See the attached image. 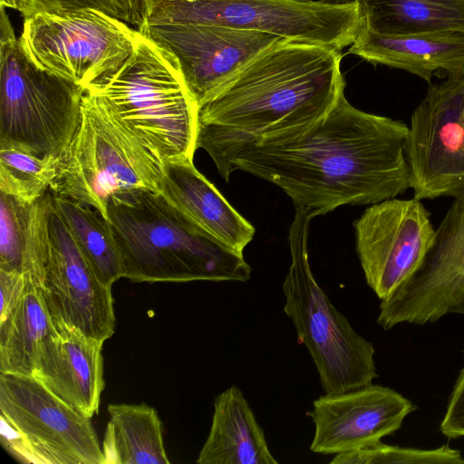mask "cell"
Here are the masks:
<instances>
[{
    "label": "cell",
    "instance_id": "6da1fadb",
    "mask_svg": "<svg viewBox=\"0 0 464 464\" xmlns=\"http://www.w3.org/2000/svg\"><path fill=\"white\" fill-rule=\"evenodd\" d=\"M408 133L403 121L361 111L343 92L319 119L238 145L214 163L226 181L243 170L275 184L314 218L411 188Z\"/></svg>",
    "mask_w": 464,
    "mask_h": 464
},
{
    "label": "cell",
    "instance_id": "7a4b0ae2",
    "mask_svg": "<svg viewBox=\"0 0 464 464\" xmlns=\"http://www.w3.org/2000/svg\"><path fill=\"white\" fill-rule=\"evenodd\" d=\"M341 61L334 47L278 38L198 106L197 149L215 161L319 119L345 90Z\"/></svg>",
    "mask_w": 464,
    "mask_h": 464
},
{
    "label": "cell",
    "instance_id": "3957f363",
    "mask_svg": "<svg viewBox=\"0 0 464 464\" xmlns=\"http://www.w3.org/2000/svg\"><path fill=\"white\" fill-rule=\"evenodd\" d=\"M108 220L132 282H246L243 253L213 238L160 192L132 190L111 198Z\"/></svg>",
    "mask_w": 464,
    "mask_h": 464
},
{
    "label": "cell",
    "instance_id": "277c9868",
    "mask_svg": "<svg viewBox=\"0 0 464 464\" xmlns=\"http://www.w3.org/2000/svg\"><path fill=\"white\" fill-rule=\"evenodd\" d=\"M85 92L100 98L165 162L193 160L198 104L177 60L148 37L140 34L121 65Z\"/></svg>",
    "mask_w": 464,
    "mask_h": 464
},
{
    "label": "cell",
    "instance_id": "5b68a950",
    "mask_svg": "<svg viewBox=\"0 0 464 464\" xmlns=\"http://www.w3.org/2000/svg\"><path fill=\"white\" fill-rule=\"evenodd\" d=\"M165 164L108 105L85 92L77 129L57 159L50 190L108 219L111 197L138 189L160 192Z\"/></svg>",
    "mask_w": 464,
    "mask_h": 464
},
{
    "label": "cell",
    "instance_id": "8992f818",
    "mask_svg": "<svg viewBox=\"0 0 464 464\" xmlns=\"http://www.w3.org/2000/svg\"><path fill=\"white\" fill-rule=\"evenodd\" d=\"M312 219L295 209L288 235L291 264L282 286L284 312L308 350L324 393L336 394L372 383L375 350L334 306L312 273L307 249Z\"/></svg>",
    "mask_w": 464,
    "mask_h": 464
},
{
    "label": "cell",
    "instance_id": "52a82bcc",
    "mask_svg": "<svg viewBox=\"0 0 464 464\" xmlns=\"http://www.w3.org/2000/svg\"><path fill=\"white\" fill-rule=\"evenodd\" d=\"M140 1V24H217L329 45L341 51L353 43L363 25L357 1L350 4L322 0Z\"/></svg>",
    "mask_w": 464,
    "mask_h": 464
},
{
    "label": "cell",
    "instance_id": "ba28073f",
    "mask_svg": "<svg viewBox=\"0 0 464 464\" xmlns=\"http://www.w3.org/2000/svg\"><path fill=\"white\" fill-rule=\"evenodd\" d=\"M84 92L34 65L15 35L0 38V144L57 160L77 129Z\"/></svg>",
    "mask_w": 464,
    "mask_h": 464
},
{
    "label": "cell",
    "instance_id": "9c48e42d",
    "mask_svg": "<svg viewBox=\"0 0 464 464\" xmlns=\"http://www.w3.org/2000/svg\"><path fill=\"white\" fill-rule=\"evenodd\" d=\"M0 441L25 464H103L91 422L34 376L0 372Z\"/></svg>",
    "mask_w": 464,
    "mask_h": 464
},
{
    "label": "cell",
    "instance_id": "30bf717a",
    "mask_svg": "<svg viewBox=\"0 0 464 464\" xmlns=\"http://www.w3.org/2000/svg\"><path fill=\"white\" fill-rule=\"evenodd\" d=\"M140 35L121 19L82 9L26 17L18 39L34 65L85 91L121 65Z\"/></svg>",
    "mask_w": 464,
    "mask_h": 464
},
{
    "label": "cell",
    "instance_id": "8fae6325",
    "mask_svg": "<svg viewBox=\"0 0 464 464\" xmlns=\"http://www.w3.org/2000/svg\"><path fill=\"white\" fill-rule=\"evenodd\" d=\"M405 152L413 198L461 197L464 78H448L430 86L411 114Z\"/></svg>",
    "mask_w": 464,
    "mask_h": 464
},
{
    "label": "cell",
    "instance_id": "7c38bea8",
    "mask_svg": "<svg viewBox=\"0 0 464 464\" xmlns=\"http://www.w3.org/2000/svg\"><path fill=\"white\" fill-rule=\"evenodd\" d=\"M356 252L367 285L383 300L408 280L430 250L436 229L421 200L386 199L353 223Z\"/></svg>",
    "mask_w": 464,
    "mask_h": 464
},
{
    "label": "cell",
    "instance_id": "4fadbf2b",
    "mask_svg": "<svg viewBox=\"0 0 464 464\" xmlns=\"http://www.w3.org/2000/svg\"><path fill=\"white\" fill-rule=\"evenodd\" d=\"M450 314L464 315V199H454L415 273L381 300L377 323L388 330L434 323Z\"/></svg>",
    "mask_w": 464,
    "mask_h": 464
},
{
    "label": "cell",
    "instance_id": "5bb4252c",
    "mask_svg": "<svg viewBox=\"0 0 464 464\" xmlns=\"http://www.w3.org/2000/svg\"><path fill=\"white\" fill-rule=\"evenodd\" d=\"M48 255L37 285L56 326L105 342L115 331L111 285L97 276L54 209L48 217Z\"/></svg>",
    "mask_w": 464,
    "mask_h": 464
},
{
    "label": "cell",
    "instance_id": "9a60e30c",
    "mask_svg": "<svg viewBox=\"0 0 464 464\" xmlns=\"http://www.w3.org/2000/svg\"><path fill=\"white\" fill-rule=\"evenodd\" d=\"M138 31L174 56L198 107L247 62L281 38L259 31L198 23L140 24Z\"/></svg>",
    "mask_w": 464,
    "mask_h": 464
},
{
    "label": "cell",
    "instance_id": "2e32d148",
    "mask_svg": "<svg viewBox=\"0 0 464 464\" xmlns=\"http://www.w3.org/2000/svg\"><path fill=\"white\" fill-rule=\"evenodd\" d=\"M416 405L396 391L369 384L325 394L307 412L314 424L311 451L339 454L381 440L398 430Z\"/></svg>",
    "mask_w": 464,
    "mask_h": 464
},
{
    "label": "cell",
    "instance_id": "e0dca14e",
    "mask_svg": "<svg viewBox=\"0 0 464 464\" xmlns=\"http://www.w3.org/2000/svg\"><path fill=\"white\" fill-rule=\"evenodd\" d=\"M103 342L57 326L42 350L34 376L53 393L92 419L104 389Z\"/></svg>",
    "mask_w": 464,
    "mask_h": 464
},
{
    "label": "cell",
    "instance_id": "ac0fdd59",
    "mask_svg": "<svg viewBox=\"0 0 464 464\" xmlns=\"http://www.w3.org/2000/svg\"><path fill=\"white\" fill-rule=\"evenodd\" d=\"M349 53L372 64L404 70L429 83L438 72L464 78V33L459 31L382 35L362 25Z\"/></svg>",
    "mask_w": 464,
    "mask_h": 464
},
{
    "label": "cell",
    "instance_id": "d6986e66",
    "mask_svg": "<svg viewBox=\"0 0 464 464\" xmlns=\"http://www.w3.org/2000/svg\"><path fill=\"white\" fill-rule=\"evenodd\" d=\"M160 193L194 225L243 253L255 227L194 166L193 160L166 162Z\"/></svg>",
    "mask_w": 464,
    "mask_h": 464
},
{
    "label": "cell",
    "instance_id": "ffe728a7",
    "mask_svg": "<svg viewBox=\"0 0 464 464\" xmlns=\"http://www.w3.org/2000/svg\"><path fill=\"white\" fill-rule=\"evenodd\" d=\"M198 464H277L265 433L243 395L232 385L214 401L208 436L197 459Z\"/></svg>",
    "mask_w": 464,
    "mask_h": 464
},
{
    "label": "cell",
    "instance_id": "44dd1931",
    "mask_svg": "<svg viewBox=\"0 0 464 464\" xmlns=\"http://www.w3.org/2000/svg\"><path fill=\"white\" fill-rule=\"evenodd\" d=\"M49 189L32 204L0 193V269L14 271L38 285L48 255Z\"/></svg>",
    "mask_w": 464,
    "mask_h": 464
},
{
    "label": "cell",
    "instance_id": "7402d4cb",
    "mask_svg": "<svg viewBox=\"0 0 464 464\" xmlns=\"http://www.w3.org/2000/svg\"><path fill=\"white\" fill-rule=\"evenodd\" d=\"M56 333L41 292L28 281L21 300L0 319V372L34 376L44 346Z\"/></svg>",
    "mask_w": 464,
    "mask_h": 464
},
{
    "label": "cell",
    "instance_id": "603a6c76",
    "mask_svg": "<svg viewBox=\"0 0 464 464\" xmlns=\"http://www.w3.org/2000/svg\"><path fill=\"white\" fill-rule=\"evenodd\" d=\"M103 464H169L157 411L145 403H111Z\"/></svg>",
    "mask_w": 464,
    "mask_h": 464
},
{
    "label": "cell",
    "instance_id": "cb8c5ba5",
    "mask_svg": "<svg viewBox=\"0 0 464 464\" xmlns=\"http://www.w3.org/2000/svg\"><path fill=\"white\" fill-rule=\"evenodd\" d=\"M363 26L382 35L464 33V0H356Z\"/></svg>",
    "mask_w": 464,
    "mask_h": 464
},
{
    "label": "cell",
    "instance_id": "d4e9b609",
    "mask_svg": "<svg viewBox=\"0 0 464 464\" xmlns=\"http://www.w3.org/2000/svg\"><path fill=\"white\" fill-rule=\"evenodd\" d=\"M53 205L97 276L111 285L124 277V265L111 224L95 208L54 196Z\"/></svg>",
    "mask_w": 464,
    "mask_h": 464
},
{
    "label": "cell",
    "instance_id": "484cf974",
    "mask_svg": "<svg viewBox=\"0 0 464 464\" xmlns=\"http://www.w3.org/2000/svg\"><path fill=\"white\" fill-rule=\"evenodd\" d=\"M57 160L40 158L28 150L0 144V193L32 204L49 189Z\"/></svg>",
    "mask_w": 464,
    "mask_h": 464
},
{
    "label": "cell",
    "instance_id": "4316f807",
    "mask_svg": "<svg viewBox=\"0 0 464 464\" xmlns=\"http://www.w3.org/2000/svg\"><path fill=\"white\" fill-rule=\"evenodd\" d=\"M331 464H464L460 451L442 445L424 450L387 445L381 440L335 454Z\"/></svg>",
    "mask_w": 464,
    "mask_h": 464
},
{
    "label": "cell",
    "instance_id": "83f0119b",
    "mask_svg": "<svg viewBox=\"0 0 464 464\" xmlns=\"http://www.w3.org/2000/svg\"><path fill=\"white\" fill-rule=\"evenodd\" d=\"M0 5L18 11L24 18L39 13L96 9L127 24L140 26V0H0Z\"/></svg>",
    "mask_w": 464,
    "mask_h": 464
},
{
    "label": "cell",
    "instance_id": "f1b7e54d",
    "mask_svg": "<svg viewBox=\"0 0 464 464\" xmlns=\"http://www.w3.org/2000/svg\"><path fill=\"white\" fill-rule=\"evenodd\" d=\"M440 428L441 433L449 439L464 437V366L450 395Z\"/></svg>",
    "mask_w": 464,
    "mask_h": 464
},
{
    "label": "cell",
    "instance_id": "f546056e",
    "mask_svg": "<svg viewBox=\"0 0 464 464\" xmlns=\"http://www.w3.org/2000/svg\"><path fill=\"white\" fill-rule=\"evenodd\" d=\"M28 281L23 274L0 269V319L6 316L21 300Z\"/></svg>",
    "mask_w": 464,
    "mask_h": 464
},
{
    "label": "cell",
    "instance_id": "4dcf8cb0",
    "mask_svg": "<svg viewBox=\"0 0 464 464\" xmlns=\"http://www.w3.org/2000/svg\"><path fill=\"white\" fill-rule=\"evenodd\" d=\"M326 3H332V4H350L353 2H356V0H322Z\"/></svg>",
    "mask_w": 464,
    "mask_h": 464
},
{
    "label": "cell",
    "instance_id": "1f68e13d",
    "mask_svg": "<svg viewBox=\"0 0 464 464\" xmlns=\"http://www.w3.org/2000/svg\"><path fill=\"white\" fill-rule=\"evenodd\" d=\"M458 199H464V183H463V188H462V193H461V197Z\"/></svg>",
    "mask_w": 464,
    "mask_h": 464
}]
</instances>
